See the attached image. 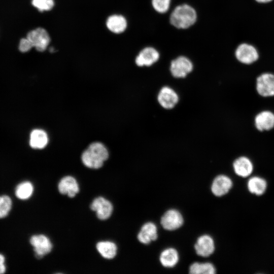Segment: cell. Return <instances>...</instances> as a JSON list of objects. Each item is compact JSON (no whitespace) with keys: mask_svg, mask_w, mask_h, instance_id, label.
<instances>
[{"mask_svg":"<svg viewBox=\"0 0 274 274\" xmlns=\"http://www.w3.org/2000/svg\"><path fill=\"white\" fill-rule=\"evenodd\" d=\"M161 264L165 267H173L179 261V254L177 251L172 248L164 250L160 255Z\"/></svg>","mask_w":274,"mask_h":274,"instance_id":"cell-20","label":"cell"},{"mask_svg":"<svg viewBox=\"0 0 274 274\" xmlns=\"http://www.w3.org/2000/svg\"><path fill=\"white\" fill-rule=\"evenodd\" d=\"M256 89L263 97L274 96V74L264 73L259 75L256 79Z\"/></svg>","mask_w":274,"mask_h":274,"instance_id":"cell-4","label":"cell"},{"mask_svg":"<svg viewBox=\"0 0 274 274\" xmlns=\"http://www.w3.org/2000/svg\"><path fill=\"white\" fill-rule=\"evenodd\" d=\"M196 254L202 257H208L215 250V244L213 239L209 235L200 236L197 239L194 245Z\"/></svg>","mask_w":274,"mask_h":274,"instance_id":"cell-12","label":"cell"},{"mask_svg":"<svg viewBox=\"0 0 274 274\" xmlns=\"http://www.w3.org/2000/svg\"><path fill=\"white\" fill-rule=\"evenodd\" d=\"M233 167L235 174L244 178L249 176L253 170L252 161L246 156H241L235 159Z\"/></svg>","mask_w":274,"mask_h":274,"instance_id":"cell-17","label":"cell"},{"mask_svg":"<svg viewBox=\"0 0 274 274\" xmlns=\"http://www.w3.org/2000/svg\"><path fill=\"white\" fill-rule=\"evenodd\" d=\"M235 56L241 63L251 64L258 59L259 53L254 46L244 43L239 44L236 48Z\"/></svg>","mask_w":274,"mask_h":274,"instance_id":"cell-3","label":"cell"},{"mask_svg":"<svg viewBox=\"0 0 274 274\" xmlns=\"http://www.w3.org/2000/svg\"><path fill=\"white\" fill-rule=\"evenodd\" d=\"M32 5L40 11H49L54 6L53 0H32Z\"/></svg>","mask_w":274,"mask_h":274,"instance_id":"cell-27","label":"cell"},{"mask_svg":"<svg viewBox=\"0 0 274 274\" xmlns=\"http://www.w3.org/2000/svg\"><path fill=\"white\" fill-rule=\"evenodd\" d=\"M33 47L32 43L27 38H23L20 41L19 49L22 52H26L30 50Z\"/></svg>","mask_w":274,"mask_h":274,"instance_id":"cell-28","label":"cell"},{"mask_svg":"<svg viewBox=\"0 0 274 274\" xmlns=\"http://www.w3.org/2000/svg\"><path fill=\"white\" fill-rule=\"evenodd\" d=\"M157 100L162 107L166 109H171L178 103L179 97L174 89L169 87L164 86L159 91Z\"/></svg>","mask_w":274,"mask_h":274,"instance_id":"cell-9","label":"cell"},{"mask_svg":"<svg viewBox=\"0 0 274 274\" xmlns=\"http://www.w3.org/2000/svg\"><path fill=\"white\" fill-rule=\"evenodd\" d=\"M254 124L260 131H268L274 128V113L270 111H263L255 117Z\"/></svg>","mask_w":274,"mask_h":274,"instance_id":"cell-13","label":"cell"},{"mask_svg":"<svg viewBox=\"0 0 274 274\" xmlns=\"http://www.w3.org/2000/svg\"><path fill=\"white\" fill-rule=\"evenodd\" d=\"M193 70V64L187 57L181 56L172 60L170 65V71L175 78L185 77Z\"/></svg>","mask_w":274,"mask_h":274,"instance_id":"cell-5","label":"cell"},{"mask_svg":"<svg viewBox=\"0 0 274 274\" xmlns=\"http://www.w3.org/2000/svg\"><path fill=\"white\" fill-rule=\"evenodd\" d=\"M30 243L34 248L36 256L40 258L50 253L52 245L50 239L43 234L35 235L31 237Z\"/></svg>","mask_w":274,"mask_h":274,"instance_id":"cell-8","label":"cell"},{"mask_svg":"<svg viewBox=\"0 0 274 274\" xmlns=\"http://www.w3.org/2000/svg\"><path fill=\"white\" fill-rule=\"evenodd\" d=\"M49 51L51 52H54L55 49L53 47H51V48H50Z\"/></svg>","mask_w":274,"mask_h":274,"instance_id":"cell-31","label":"cell"},{"mask_svg":"<svg viewBox=\"0 0 274 274\" xmlns=\"http://www.w3.org/2000/svg\"><path fill=\"white\" fill-rule=\"evenodd\" d=\"M96 249L100 254L106 259H112L116 255L117 246L109 241L100 242L97 244Z\"/></svg>","mask_w":274,"mask_h":274,"instance_id":"cell-22","label":"cell"},{"mask_svg":"<svg viewBox=\"0 0 274 274\" xmlns=\"http://www.w3.org/2000/svg\"><path fill=\"white\" fill-rule=\"evenodd\" d=\"M182 214L177 210L167 211L161 218L160 223L163 228L174 230L180 228L183 224Z\"/></svg>","mask_w":274,"mask_h":274,"instance_id":"cell-7","label":"cell"},{"mask_svg":"<svg viewBox=\"0 0 274 274\" xmlns=\"http://www.w3.org/2000/svg\"><path fill=\"white\" fill-rule=\"evenodd\" d=\"M33 192L32 184L29 181H25L17 186L15 189V195L20 199L26 200L32 195Z\"/></svg>","mask_w":274,"mask_h":274,"instance_id":"cell-24","label":"cell"},{"mask_svg":"<svg viewBox=\"0 0 274 274\" xmlns=\"http://www.w3.org/2000/svg\"><path fill=\"white\" fill-rule=\"evenodd\" d=\"M255 1L259 3L266 4V3H270L273 0H255Z\"/></svg>","mask_w":274,"mask_h":274,"instance_id":"cell-30","label":"cell"},{"mask_svg":"<svg viewBox=\"0 0 274 274\" xmlns=\"http://www.w3.org/2000/svg\"><path fill=\"white\" fill-rule=\"evenodd\" d=\"M107 26L112 32L119 33L125 30L127 26V21L123 16L114 15L108 18L107 21Z\"/></svg>","mask_w":274,"mask_h":274,"instance_id":"cell-19","label":"cell"},{"mask_svg":"<svg viewBox=\"0 0 274 274\" xmlns=\"http://www.w3.org/2000/svg\"><path fill=\"white\" fill-rule=\"evenodd\" d=\"M48 141L47 133L42 129H35L30 132L29 144L33 149L44 148L48 144Z\"/></svg>","mask_w":274,"mask_h":274,"instance_id":"cell-18","label":"cell"},{"mask_svg":"<svg viewBox=\"0 0 274 274\" xmlns=\"http://www.w3.org/2000/svg\"><path fill=\"white\" fill-rule=\"evenodd\" d=\"M197 19L195 10L186 4L177 6L170 16V22L175 27L186 29L193 25Z\"/></svg>","mask_w":274,"mask_h":274,"instance_id":"cell-2","label":"cell"},{"mask_svg":"<svg viewBox=\"0 0 274 274\" xmlns=\"http://www.w3.org/2000/svg\"><path fill=\"white\" fill-rule=\"evenodd\" d=\"M249 191L257 195L263 194L266 189L267 184L266 181L259 177H251L247 184Z\"/></svg>","mask_w":274,"mask_h":274,"instance_id":"cell-21","label":"cell"},{"mask_svg":"<svg viewBox=\"0 0 274 274\" xmlns=\"http://www.w3.org/2000/svg\"><path fill=\"white\" fill-rule=\"evenodd\" d=\"M5 258L3 254H0V274L4 273L6 270L5 264Z\"/></svg>","mask_w":274,"mask_h":274,"instance_id":"cell-29","label":"cell"},{"mask_svg":"<svg viewBox=\"0 0 274 274\" xmlns=\"http://www.w3.org/2000/svg\"><path fill=\"white\" fill-rule=\"evenodd\" d=\"M157 229L155 224L149 222L144 224L138 234V239L144 244H148L157 239Z\"/></svg>","mask_w":274,"mask_h":274,"instance_id":"cell-16","label":"cell"},{"mask_svg":"<svg viewBox=\"0 0 274 274\" xmlns=\"http://www.w3.org/2000/svg\"><path fill=\"white\" fill-rule=\"evenodd\" d=\"M12 205V200L9 196H0V219L6 217L9 214Z\"/></svg>","mask_w":274,"mask_h":274,"instance_id":"cell-25","label":"cell"},{"mask_svg":"<svg viewBox=\"0 0 274 274\" xmlns=\"http://www.w3.org/2000/svg\"><path fill=\"white\" fill-rule=\"evenodd\" d=\"M159 58L158 52L154 48L147 47L139 53L135 58V63L139 66H149Z\"/></svg>","mask_w":274,"mask_h":274,"instance_id":"cell-11","label":"cell"},{"mask_svg":"<svg viewBox=\"0 0 274 274\" xmlns=\"http://www.w3.org/2000/svg\"><path fill=\"white\" fill-rule=\"evenodd\" d=\"M189 273L192 274H214L216 273V269L213 264L209 262H194L189 267Z\"/></svg>","mask_w":274,"mask_h":274,"instance_id":"cell-23","label":"cell"},{"mask_svg":"<svg viewBox=\"0 0 274 274\" xmlns=\"http://www.w3.org/2000/svg\"><path fill=\"white\" fill-rule=\"evenodd\" d=\"M109 157V152L106 146L100 142L90 144L82 153V161L87 167L99 168Z\"/></svg>","mask_w":274,"mask_h":274,"instance_id":"cell-1","label":"cell"},{"mask_svg":"<svg viewBox=\"0 0 274 274\" xmlns=\"http://www.w3.org/2000/svg\"><path fill=\"white\" fill-rule=\"evenodd\" d=\"M232 186L231 180L225 175L216 177L211 185L212 193L217 196H221L226 194Z\"/></svg>","mask_w":274,"mask_h":274,"instance_id":"cell-14","label":"cell"},{"mask_svg":"<svg viewBox=\"0 0 274 274\" xmlns=\"http://www.w3.org/2000/svg\"><path fill=\"white\" fill-rule=\"evenodd\" d=\"M26 38L38 51L41 52L46 49L50 42V38L47 31L41 27L29 31Z\"/></svg>","mask_w":274,"mask_h":274,"instance_id":"cell-6","label":"cell"},{"mask_svg":"<svg viewBox=\"0 0 274 274\" xmlns=\"http://www.w3.org/2000/svg\"><path fill=\"white\" fill-rule=\"evenodd\" d=\"M58 188L60 193L67 194L70 197H74L79 191L77 181L71 176L63 177L59 182Z\"/></svg>","mask_w":274,"mask_h":274,"instance_id":"cell-15","label":"cell"},{"mask_svg":"<svg viewBox=\"0 0 274 274\" xmlns=\"http://www.w3.org/2000/svg\"><path fill=\"white\" fill-rule=\"evenodd\" d=\"M170 0H152L154 10L158 13H164L169 9Z\"/></svg>","mask_w":274,"mask_h":274,"instance_id":"cell-26","label":"cell"},{"mask_svg":"<svg viewBox=\"0 0 274 274\" xmlns=\"http://www.w3.org/2000/svg\"><path fill=\"white\" fill-rule=\"evenodd\" d=\"M90 208L96 213L97 217L100 220L109 218L113 212V206L107 199L102 197H98L93 200Z\"/></svg>","mask_w":274,"mask_h":274,"instance_id":"cell-10","label":"cell"}]
</instances>
